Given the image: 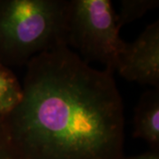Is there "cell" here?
<instances>
[{
	"mask_svg": "<svg viewBox=\"0 0 159 159\" xmlns=\"http://www.w3.org/2000/svg\"><path fill=\"white\" fill-rule=\"evenodd\" d=\"M23 95L4 117L20 159H123L125 116L113 73L66 45L27 65Z\"/></svg>",
	"mask_w": 159,
	"mask_h": 159,
	"instance_id": "1",
	"label": "cell"
},
{
	"mask_svg": "<svg viewBox=\"0 0 159 159\" xmlns=\"http://www.w3.org/2000/svg\"><path fill=\"white\" fill-rule=\"evenodd\" d=\"M70 0H0V62L28 65L59 46H67Z\"/></svg>",
	"mask_w": 159,
	"mask_h": 159,
	"instance_id": "2",
	"label": "cell"
},
{
	"mask_svg": "<svg viewBox=\"0 0 159 159\" xmlns=\"http://www.w3.org/2000/svg\"><path fill=\"white\" fill-rule=\"evenodd\" d=\"M120 29L110 0L69 1L67 47L75 49L86 63H100L114 73L125 45Z\"/></svg>",
	"mask_w": 159,
	"mask_h": 159,
	"instance_id": "3",
	"label": "cell"
},
{
	"mask_svg": "<svg viewBox=\"0 0 159 159\" xmlns=\"http://www.w3.org/2000/svg\"><path fill=\"white\" fill-rule=\"evenodd\" d=\"M115 72L128 81L159 89V20L146 27L119 54Z\"/></svg>",
	"mask_w": 159,
	"mask_h": 159,
	"instance_id": "4",
	"label": "cell"
},
{
	"mask_svg": "<svg viewBox=\"0 0 159 159\" xmlns=\"http://www.w3.org/2000/svg\"><path fill=\"white\" fill-rule=\"evenodd\" d=\"M133 136L147 142L152 149L159 147V89L142 94L134 116Z\"/></svg>",
	"mask_w": 159,
	"mask_h": 159,
	"instance_id": "5",
	"label": "cell"
},
{
	"mask_svg": "<svg viewBox=\"0 0 159 159\" xmlns=\"http://www.w3.org/2000/svg\"><path fill=\"white\" fill-rule=\"evenodd\" d=\"M23 95L22 85L8 66L0 62V117L12 111Z\"/></svg>",
	"mask_w": 159,
	"mask_h": 159,
	"instance_id": "6",
	"label": "cell"
},
{
	"mask_svg": "<svg viewBox=\"0 0 159 159\" xmlns=\"http://www.w3.org/2000/svg\"><path fill=\"white\" fill-rule=\"evenodd\" d=\"M120 3V11L117 13L120 28L142 18L159 5L158 0H122Z\"/></svg>",
	"mask_w": 159,
	"mask_h": 159,
	"instance_id": "7",
	"label": "cell"
},
{
	"mask_svg": "<svg viewBox=\"0 0 159 159\" xmlns=\"http://www.w3.org/2000/svg\"><path fill=\"white\" fill-rule=\"evenodd\" d=\"M0 159H20L6 125L0 118Z\"/></svg>",
	"mask_w": 159,
	"mask_h": 159,
	"instance_id": "8",
	"label": "cell"
},
{
	"mask_svg": "<svg viewBox=\"0 0 159 159\" xmlns=\"http://www.w3.org/2000/svg\"><path fill=\"white\" fill-rule=\"evenodd\" d=\"M123 159H159V153L158 150L153 149L152 151H148V152L134 156V157H124Z\"/></svg>",
	"mask_w": 159,
	"mask_h": 159,
	"instance_id": "9",
	"label": "cell"
}]
</instances>
